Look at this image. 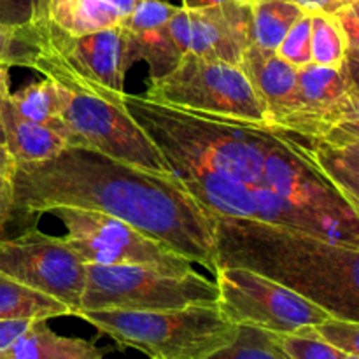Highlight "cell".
I'll use <instances>...</instances> for the list:
<instances>
[{
    "instance_id": "cell-10",
    "label": "cell",
    "mask_w": 359,
    "mask_h": 359,
    "mask_svg": "<svg viewBox=\"0 0 359 359\" xmlns=\"http://www.w3.org/2000/svg\"><path fill=\"white\" fill-rule=\"evenodd\" d=\"M214 277L217 307L237 326H252L270 333H293L332 316L290 287L248 269L219 266Z\"/></svg>"
},
{
    "instance_id": "cell-29",
    "label": "cell",
    "mask_w": 359,
    "mask_h": 359,
    "mask_svg": "<svg viewBox=\"0 0 359 359\" xmlns=\"http://www.w3.org/2000/svg\"><path fill=\"white\" fill-rule=\"evenodd\" d=\"M277 55L294 67H305L312 63L311 55V14L305 13L297 23L291 27L286 37L277 48Z\"/></svg>"
},
{
    "instance_id": "cell-19",
    "label": "cell",
    "mask_w": 359,
    "mask_h": 359,
    "mask_svg": "<svg viewBox=\"0 0 359 359\" xmlns=\"http://www.w3.org/2000/svg\"><path fill=\"white\" fill-rule=\"evenodd\" d=\"M168 25V23H167ZM167 25L153 28V30L139 32V34H128L126 32V48H125V67L130 69L135 62L149 63L151 79L165 76L170 72L182 58L181 49L175 46Z\"/></svg>"
},
{
    "instance_id": "cell-17",
    "label": "cell",
    "mask_w": 359,
    "mask_h": 359,
    "mask_svg": "<svg viewBox=\"0 0 359 359\" xmlns=\"http://www.w3.org/2000/svg\"><path fill=\"white\" fill-rule=\"evenodd\" d=\"M290 137L304 147L321 174L332 181V184L346 196L354 209L359 210V144L333 146L323 140Z\"/></svg>"
},
{
    "instance_id": "cell-37",
    "label": "cell",
    "mask_w": 359,
    "mask_h": 359,
    "mask_svg": "<svg viewBox=\"0 0 359 359\" xmlns=\"http://www.w3.org/2000/svg\"><path fill=\"white\" fill-rule=\"evenodd\" d=\"M107 2L111 4V6H114L123 16H126V14H130L137 6H139L140 0H107Z\"/></svg>"
},
{
    "instance_id": "cell-2",
    "label": "cell",
    "mask_w": 359,
    "mask_h": 359,
    "mask_svg": "<svg viewBox=\"0 0 359 359\" xmlns=\"http://www.w3.org/2000/svg\"><path fill=\"white\" fill-rule=\"evenodd\" d=\"M123 107L156 144L172 174L203 172L252 191L280 193L359 230V210L287 133L179 111L142 95L125 93Z\"/></svg>"
},
{
    "instance_id": "cell-18",
    "label": "cell",
    "mask_w": 359,
    "mask_h": 359,
    "mask_svg": "<svg viewBox=\"0 0 359 359\" xmlns=\"http://www.w3.org/2000/svg\"><path fill=\"white\" fill-rule=\"evenodd\" d=\"M46 16L49 23L74 37L118 27L125 18L107 0H48Z\"/></svg>"
},
{
    "instance_id": "cell-4",
    "label": "cell",
    "mask_w": 359,
    "mask_h": 359,
    "mask_svg": "<svg viewBox=\"0 0 359 359\" xmlns=\"http://www.w3.org/2000/svg\"><path fill=\"white\" fill-rule=\"evenodd\" d=\"M34 70L58 84L62 95V135L69 147H88L156 174H172L161 151L133 121L123 104H114L81 84L76 74L44 44Z\"/></svg>"
},
{
    "instance_id": "cell-30",
    "label": "cell",
    "mask_w": 359,
    "mask_h": 359,
    "mask_svg": "<svg viewBox=\"0 0 359 359\" xmlns=\"http://www.w3.org/2000/svg\"><path fill=\"white\" fill-rule=\"evenodd\" d=\"M16 161L6 146H0V230L11 219L13 212V181Z\"/></svg>"
},
{
    "instance_id": "cell-5",
    "label": "cell",
    "mask_w": 359,
    "mask_h": 359,
    "mask_svg": "<svg viewBox=\"0 0 359 359\" xmlns=\"http://www.w3.org/2000/svg\"><path fill=\"white\" fill-rule=\"evenodd\" d=\"M76 316L119 347L137 349L149 359H207L230 346L238 330L217 304L168 311L102 309Z\"/></svg>"
},
{
    "instance_id": "cell-12",
    "label": "cell",
    "mask_w": 359,
    "mask_h": 359,
    "mask_svg": "<svg viewBox=\"0 0 359 359\" xmlns=\"http://www.w3.org/2000/svg\"><path fill=\"white\" fill-rule=\"evenodd\" d=\"M167 27L182 55L193 53L237 67L252 42L251 7L242 0L203 9L179 7Z\"/></svg>"
},
{
    "instance_id": "cell-26",
    "label": "cell",
    "mask_w": 359,
    "mask_h": 359,
    "mask_svg": "<svg viewBox=\"0 0 359 359\" xmlns=\"http://www.w3.org/2000/svg\"><path fill=\"white\" fill-rule=\"evenodd\" d=\"M277 344L291 359H342L344 353L319 339L312 326H304L293 333H273Z\"/></svg>"
},
{
    "instance_id": "cell-31",
    "label": "cell",
    "mask_w": 359,
    "mask_h": 359,
    "mask_svg": "<svg viewBox=\"0 0 359 359\" xmlns=\"http://www.w3.org/2000/svg\"><path fill=\"white\" fill-rule=\"evenodd\" d=\"M0 23L9 27L37 23L35 0H0Z\"/></svg>"
},
{
    "instance_id": "cell-3",
    "label": "cell",
    "mask_w": 359,
    "mask_h": 359,
    "mask_svg": "<svg viewBox=\"0 0 359 359\" xmlns=\"http://www.w3.org/2000/svg\"><path fill=\"white\" fill-rule=\"evenodd\" d=\"M210 219L217 269H248L332 316L359 321V248L256 219L217 214Z\"/></svg>"
},
{
    "instance_id": "cell-8",
    "label": "cell",
    "mask_w": 359,
    "mask_h": 359,
    "mask_svg": "<svg viewBox=\"0 0 359 359\" xmlns=\"http://www.w3.org/2000/svg\"><path fill=\"white\" fill-rule=\"evenodd\" d=\"M280 132L333 146L359 144L358 69L316 63L298 69V105Z\"/></svg>"
},
{
    "instance_id": "cell-25",
    "label": "cell",
    "mask_w": 359,
    "mask_h": 359,
    "mask_svg": "<svg viewBox=\"0 0 359 359\" xmlns=\"http://www.w3.org/2000/svg\"><path fill=\"white\" fill-rule=\"evenodd\" d=\"M207 359H291L277 344L276 335L252 326H238L230 346Z\"/></svg>"
},
{
    "instance_id": "cell-39",
    "label": "cell",
    "mask_w": 359,
    "mask_h": 359,
    "mask_svg": "<svg viewBox=\"0 0 359 359\" xmlns=\"http://www.w3.org/2000/svg\"><path fill=\"white\" fill-rule=\"evenodd\" d=\"M0 146H6V132H4L2 114H0Z\"/></svg>"
},
{
    "instance_id": "cell-36",
    "label": "cell",
    "mask_w": 359,
    "mask_h": 359,
    "mask_svg": "<svg viewBox=\"0 0 359 359\" xmlns=\"http://www.w3.org/2000/svg\"><path fill=\"white\" fill-rule=\"evenodd\" d=\"M231 0H182V7L186 9H203V7L217 6V4H226Z\"/></svg>"
},
{
    "instance_id": "cell-32",
    "label": "cell",
    "mask_w": 359,
    "mask_h": 359,
    "mask_svg": "<svg viewBox=\"0 0 359 359\" xmlns=\"http://www.w3.org/2000/svg\"><path fill=\"white\" fill-rule=\"evenodd\" d=\"M358 4L359 0H354L349 6L342 7L337 11L333 16L339 21L340 28H342L344 35H346L347 46H349L351 62L358 65V53H359V14H358Z\"/></svg>"
},
{
    "instance_id": "cell-13",
    "label": "cell",
    "mask_w": 359,
    "mask_h": 359,
    "mask_svg": "<svg viewBox=\"0 0 359 359\" xmlns=\"http://www.w3.org/2000/svg\"><path fill=\"white\" fill-rule=\"evenodd\" d=\"M42 44L60 56L93 91L114 104H123L125 91L126 32L121 25L93 34H65L49 21H42Z\"/></svg>"
},
{
    "instance_id": "cell-38",
    "label": "cell",
    "mask_w": 359,
    "mask_h": 359,
    "mask_svg": "<svg viewBox=\"0 0 359 359\" xmlns=\"http://www.w3.org/2000/svg\"><path fill=\"white\" fill-rule=\"evenodd\" d=\"M46 9H48V0H35V11H37V23L48 21V16H46Z\"/></svg>"
},
{
    "instance_id": "cell-24",
    "label": "cell",
    "mask_w": 359,
    "mask_h": 359,
    "mask_svg": "<svg viewBox=\"0 0 359 359\" xmlns=\"http://www.w3.org/2000/svg\"><path fill=\"white\" fill-rule=\"evenodd\" d=\"M42 49V23L9 27L0 23V63L34 69Z\"/></svg>"
},
{
    "instance_id": "cell-40",
    "label": "cell",
    "mask_w": 359,
    "mask_h": 359,
    "mask_svg": "<svg viewBox=\"0 0 359 359\" xmlns=\"http://www.w3.org/2000/svg\"><path fill=\"white\" fill-rule=\"evenodd\" d=\"M342 359H359L358 354H344Z\"/></svg>"
},
{
    "instance_id": "cell-20",
    "label": "cell",
    "mask_w": 359,
    "mask_h": 359,
    "mask_svg": "<svg viewBox=\"0 0 359 359\" xmlns=\"http://www.w3.org/2000/svg\"><path fill=\"white\" fill-rule=\"evenodd\" d=\"M70 316L63 304L0 273V319H53Z\"/></svg>"
},
{
    "instance_id": "cell-7",
    "label": "cell",
    "mask_w": 359,
    "mask_h": 359,
    "mask_svg": "<svg viewBox=\"0 0 359 359\" xmlns=\"http://www.w3.org/2000/svg\"><path fill=\"white\" fill-rule=\"evenodd\" d=\"M200 304H217V286L195 270L174 276L142 265L86 263L79 311H168Z\"/></svg>"
},
{
    "instance_id": "cell-14",
    "label": "cell",
    "mask_w": 359,
    "mask_h": 359,
    "mask_svg": "<svg viewBox=\"0 0 359 359\" xmlns=\"http://www.w3.org/2000/svg\"><path fill=\"white\" fill-rule=\"evenodd\" d=\"M241 69L262 102L269 128H280L298 105V67L251 42Z\"/></svg>"
},
{
    "instance_id": "cell-16",
    "label": "cell",
    "mask_w": 359,
    "mask_h": 359,
    "mask_svg": "<svg viewBox=\"0 0 359 359\" xmlns=\"http://www.w3.org/2000/svg\"><path fill=\"white\" fill-rule=\"evenodd\" d=\"M105 351L93 342L53 332L46 319H37L9 347L0 351V359H104Z\"/></svg>"
},
{
    "instance_id": "cell-27",
    "label": "cell",
    "mask_w": 359,
    "mask_h": 359,
    "mask_svg": "<svg viewBox=\"0 0 359 359\" xmlns=\"http://www.w3.org/2000/svg\"><path fill=\"white\" fill-rule=\"evenodd\" d=\"M312 332L340 353L359 356V321L328 316L325 321L312 326Z\"/></svg>"
},
{
    "instance_id": "cell-33",
    "label": "cell",
    "mask_w": 359,
    "mask_h": 359,
    "mask_svg": "<svg viewBox=\"0 0 359 359\" xmlns=\"http://www.w3.org/2000/svg\"><path fill=\"white\" fill-rule=\"evenodd\" d=\"M37 319H0V351L20 339Z\"/></svg>"
},
{
    "instance_id": "cell-41",
    "label": "cell",
    "mask_w": 359,
    "mask_h": 359,
    "mask_svg": "<svg viewBox=\"0 0 359 359\" xmlns=\"http://www.w3.org/2000/svg\"><path fill=\"white\" fill-rule=\"evenodd\" d=\"M242 2H249V0H242Z\"/></svg>"
},
{
    "instance_id": "cell-35",
    "label": "cell",
    "mask_w": 359,
    "mask_h": 359,
    "mask_svg": "<svg viewBox=\"0 0 359 359\" xmlns=\"http://www.w3.org/2000/svg\"><path fill=\"white\" fill-rule=\"evenodd\" d=\"M11 93V77H9V65L0 63V100L6 98Z\"/></svg>"
},
{
    "instance_id": "cell-34",
    "label": "cell",
    "mask_w": 359,
    "mask_h": 359,
    "mask_svg": "<svg viewBox=\"0 0 359 359\" xmlns=\"http://www.w3.org/2000/svg\"><path fill=\"white\" fill-rule=\"evenodd\" d=\"M297 6H300L305 13L309 14H335L337 11H340L342 7L349 6L354 0H291Z\"/></svg>"
},
{
    "instance_id": "cell-1",
    "label": "cell",
    "mask_w": 359,
    "mask_h": 359,
    "mask_svg": "<svg viewBox=\"0 0 359 359\" xmlns=\"http://www.w3.org/2000/svg\"><path fill=\"white\" fill-rule=\"evenodd\" d=\"M55 207L118 217L212 276L217 272L210 214L174 174H156L88 147H65L49 160L16 165L11 217L41 216Z\"/></svg>"
},
{
    "instance_id": "cell-15",
    "label": "cell",
    "mask_w": 359,
    "mask_h": 359,
    "mask_svg": "<svg viewBox=\"0 0 359 359\" xmlns=\"http://www.w3.org/2000/svg\"><path fill=\"white\" fill-rule=\"evenodd\" d=\"M9 95L0 100V114L6 132V147L16 165L39 163L55 158L65 147H69L65 137L55 128L34 123L18 114L11 104Z\"/></svg>"
},
{
    "instance_id": "cell-6",
    "label": "cell",
    "mask_w": 359,
    "mask_h": 359,
    "mask_svg": "<svg viewBox=\"0 0 359 359\" xmlns=\"http://www.w3.org/2000/svg\"><path fill=\"white\" fill-rule=\"evenodd\" d=\"M142 97L179 111L269 128L262 102L244 70L221 60L184 53L170 72L151 79Z\"/></svg>"
},
{
    "instance_id": "cell-28",
    "label": "cell",
    "mask_w": 359,
    "mask_h": 359,
    "mask_svg": "<svg viewBox=\"0 0 359 359\" xmlns=\"http://www.w3.org/2000/svg\"><path fill=\"white\" fill-rule=\"evenodd\" d=\"M177 9V6H172V4L168 2H161V0H140L139 6H137L132 13L126 14L119 25H121L128 34H139V32L153 30V28L167 25Z\"/></svg>"
},
{
    "instance_id": "cell-22",
    "label": "cell",
    "mask_w": 359,
    "mask_h": 359,
    "mask_svg": "<svg viewBox=\"0 0 359 359\" xmlns=\"http://www.w3.org/2000/svg\"><path fill=\"white\" fill-rule=\"evenodd\" d=\"M9 100L18 114L62 133V95L53 79L44 77L39 83L28 84L16 93H11Z\"/></svg>"
},
{
    "instance_id": "cell-23",
    "label": "cell",
    "mask_w": 359,
    "mask_h": 359,
    "mask_svg": "<svg viewBox=\"0 0 359 359\" xmlns=\"http://www.w3.org/2000/svg\"><path fill=\"white\" fill-rule=\"evenodd\" d=\"M311 55L316 65L339 69L349 63L358 69L356 63L351 62L346 35L333 14H311Z\"/></svg>"
},
{
    "instance_id": "cell-21",
    "label": "cell",
    "mask_w": 359,
    "mask_h": 359,
    "mask_svg": "<svg viewBox=\"0 0 359 359\" xmlns=\"http://www.w3.org/2000/svg\"><path fill=\"white\" fill-rule=\"evenodd\" d=\"M252 18V42L266 51H277L283 39L305 14L291 0H249Z\"/></svg>"
},
{
    "instance_id": "cell-9",
    "label": "cell",
    "mask_w": 359,
    "mask_h": 359,
    "mask_svg": "<svg viewBox=\"0 0 359 359\" xmlns=\"http://www.w3.org/2000/svg\"><path fill=\"white\" fill-rule=\"evenodd\" d=\"M49 214L65 224V241L91 265H142L174 276L193 272L189 259L118 217L76 207H55Z\"/></svg>"
},
{
    "instance_id": "cell-11",
    "label": "cell",
    "mask_w": 359,
    "mask_h": 359,
    "mask_svg": "<svg viewBox=\"0 0 359 359\" xmlns=\"http://www.w3.org/2000/svg\"><path fill=\"white\" fill-rule=\"evenodd\" d=\"M0 273L55 298L70 316L79 312L86 262L65 237H53L30 226L9 241L0 238Z\"/></svg>"
}]
</instances>
